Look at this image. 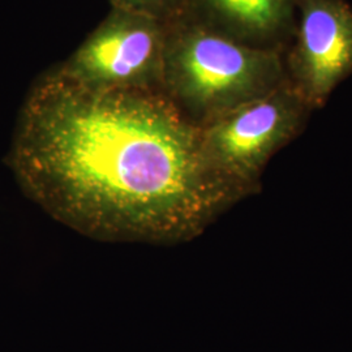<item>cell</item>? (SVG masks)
<instances>
[{"label": "cell", "instance_id": "6", "mask_svg": "<svg viewBox=\"0 0 352 352\" xmlns=\"http://www.w3.org/2000/svg\"><path fill=\"white\" fill-rule=\"evenodd\" d=\"M299 0H184L177 14L244 45L277 49L294 32Z\"/></svg>", "mask_w": 352, "mask_h": 352}, {"label": "cell", "instance_id": "3", "mask_svg": "<svg viewBox=\"0 0 352 352\" xmlns=\"http://www.w3.org/2000/svg\"><path fill=\"white\" fill-rule=\"evenodd\" d=\"M312 111L287 80L201 126L205 157L240 201L248 199L261 190L266 166L302 133Z\"/></svg>", "mask_w": 352, "mask_h": 352}, {"label": "cell", "instance_id": "5", "mask_svg": "<svg viewBox=\"0 0 352 352\" xmlns=\"http://www.w3.org/2000/svg\"><path fill=\"white\" fill-rule=\"evenodd\" d=\"M289 84L316 110L352 74V8L344 0H299Z\"/></svg>", "mask_w": 352, "mask_h": 352}, {"label": "cell", "instance_id": "2", "mask_svg": "<svg viewBox=\"0 0 352 352\" xmlns=\"http://www.w3.org/2000/svg\"><path fill=\"white\" fill-rule=\"evenodd\" d=\"M287 80L277 49L244 45L184 14L166 21L161 90L200 128Z\"/></svg>", "mask_w": 352, "mask_h": 352}, {"label": "cell", "instance_id": "1", "mask_svg": "<svg viewBox=\"0 0 352 352\" xmlns=\"http://www.w3.org/2000/svg\"><path fill=\"white\" fill-rule=\"evenodd\" d=\"M7 164L51 217L106 241H190L240 201L162 90L88 88L58 67L29 90Z\"/></svg>", "mask_w": 352, "mask_h": 352}, {"label": "cell", "instance_id": "4", "mask_svg": "<svg viewBox=\"0 0 352 352\" xmlns=\"http://www.w3.org/2000/svg\"><path fill=\"white\" fill-rule=\"evenodd\" d=\"M164 45V21L113 8L58 68L88 88L161 90Z\"/></svg>", "mask_w": 352, "mask_h": 352}, {"label": "cell", "instance_id": "7", "mask_svg": "<svg viewBox=\"0 0 352 352\" xmlns=\"http://www.w3.org/2000/svg\"><path fill=\"white\" fill-rule=\"evenodd\" d=\"M113 8L148 14L168 21L180 12L184 0H110Z\"/></svg>", "mask_w": 352, "mask_h": 352}]
</instances>
